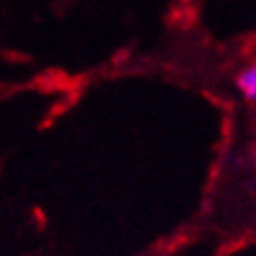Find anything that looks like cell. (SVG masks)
<instances>
[{
  "mask_svg": "<svg viewBox=\"0 0 256 256\" xmlns=\"http://www.w3.org/2000/svg\"><path fill=\"white\" fill-rule=\"evenodd\" d=\"M236 90L248 104H256V60L244 65L236 75Z\"/></svg>",
  "mask_w": 256,
  "mask_h": 256,
  "instance_id": "1",
  "label": "cell"
}]
</instances>
